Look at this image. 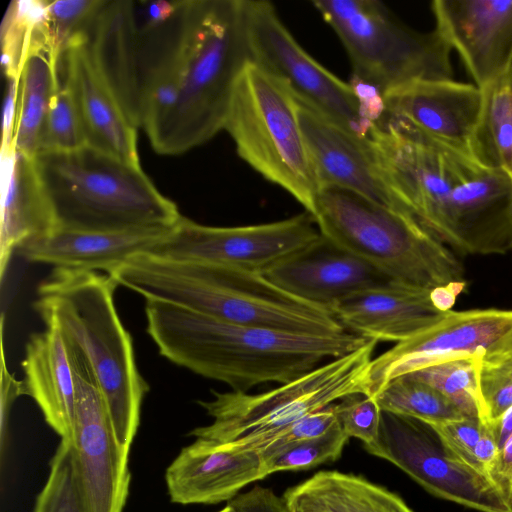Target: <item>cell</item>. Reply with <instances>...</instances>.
Returning a JSON list of instances; mask_svg holds the SVG:
<instances>
[{
	"mask_svg": "<svg viewBox=\"0 0 512 512\" xmlns=\"http://www.w3.org/2000/svg\"><path fill=\"white\" fill-rule=\"evenodd\" d=\"M367 138L398 210L462 253L512 249V180L505 174L388 115Z\"/></svg>",
	"mask_w": 512,
	"mask_h": 512,
	"instance_id": "1",
	"label": "cell"
},
{
	"mask_svg": "<svg viewBox=\"0 0 512 512\" xmlns=\"http://www.w3.org/2000/svg\"><path fill=\"white\" fill-rule=\"evenodd\" d=\"M145 315L164 358L242 392L293 381L370 340L348 331L314 335L239 325L156 300H146Z\"/></svg>",
	"mask_w": 512,
	"mask_h": 512,
	"instance_id": "2",
	"label": "cell"
},
{
	"mask_svg": "<svg viewBox=\"0 0 512 512\" xmlns=\"http://www.w3.org/2000/svg\"><path fill=\"white\" fill-rule=\"evenodd\" d=\"M108 275L146 300L226 322L299 334L346 332L329 309L283 291L257 271L140 253Z\"/></svg>",
	"mask_w": 512,
	"mask_h": 512,
	"instance_id": "3",
	"label": "cell"
},
{
	"mask_svg": "<svg viewBox=\"0 0 512 512\" xmlns=\"http://www.w3.org/2000/svg\"><path fill=\"white\" fill-rule=\"evenodd\" d=\"M118 284L96 271L54 268L33 304L46 326L92 371L119 443L130 449L149 386L141 376L130 333L114 304Z\"/></svg>",
	"mask_w": 512,
	"mask_h": 512,
	"instance_id": "4",
	"label": "cell"
},
{
	"mask_svg": "<svg viewBox=\"0 0 512 512\" xmlns=\"http://www.w3.org/2000/svg\"><path fill=\"white\" fill-rule=\"evenodd\" d=\"M176 105L148 138L162 155L197 147L223 130L232 93L251 61L244 0H180Z\"/></svg>",
	"mask_w": 512,
	"mask_h": 512,
	"instance_id": "5",
	"label": "cell"
},
{
	"mask_svg": "<svg viewBox=\"0 0 512 512\" xmlns=\"http://www.w3.org/2000/svg\"><path fill=\"white\" fill-rule=\"evenodd\" d=\"M34 160L57 229H171L182 217L141 166L90 146L41 152Z\"/></svg>",
	"mask_w": 512,
	"mask_h": 512,
	"instance_id": "6",
	"label": "cell"
},
{
	"mask_svg": "<svg viewBox=\"0 0 512 512\" xmlns=\"http://www.w3.org/2000/svg\"><path fill=\"white\" fill-rule=\"evenodd\" d=\"M320 233L395 282L433 290L465 281L444 243L410 215L353 191L319 190L312 214Z\"/></svg>",
	"mask_w": 512,
	"mask_h": 512,
	"instance_id": "7",
	"label": "cell"
},
{
	"mask_svg": "<svg viewBox=\"0 0 512 512\" xmlns=\"http://www.w3.org/2000/svg\"><path fill=\"white\" fill-rule=\"evenodd\" d=\"M376 344L369 340L361 348L269 391H212L213 400L199 404L213 422L190 434L209 444L260 452L272 437L306 415L347 396L366 395V376Z\"/></svg>",
	"mask_w": 512,
	"mask_h": 512,
	"instance_id": "8",
	"label": "cell"
},
{
	"mask_svg": "<svg viewBox=\"0 0 512 512\" xmlns=\"http://www.w3.org/2000/svg\"><path fill=\"white\" fill-rule=\"evenodd\" d=\"M223 130L250 167L313 214L320 188L295 97L284 82L249 61L235 84Z\"/></svg>",
	"mask_w": 512,
	"mask_h": 512,
	"instance_id": "9",
	"label": "cell"
},
{
	"mask_svg": "<svg viewBox=\"0 0 512 512\" xmlns=\"http://www.w3.org/2000/svg\"><path fill=\"white\" fill-rule=\"evenodd\" d=\"M352 65V78L383 96L419 80H451L452 49L437 30L419 32L377 0H314Z\"/></svg>",
	"mask_w": 512,
	"mask_h": 512,
	"instance_id": "10",
	"label": "cell"
},
{
	"mask_svg": "<svg viewBox=\"0 0 512 512\" xmlns=\"http://www.w3.org/2000/svg\"><path fill=\"white\" fill-rule=\"evenodd\" d=\"M370 454L394 464L430 494L479 512H512V503L483 470L457 458L436 431L415 418L382 411Z\"/></svg>",
	"mask_w": 512,
	"mask_h": 512,
	"instance_id": "11",
	"label": "cell"
},
{
	"mask_svg": "<svg viewBox=\"0 0 512 512\" xmlns=\"http://www.w3.org/2000/svg\"><path fill=\"white\" fill-rule=\"evenodd\" d=\"M251 61L284 82L293 95L359 137L373 124L350 83L336 77L295 40L269 1L244 0Z\"/></svg>",
	"mask_w": 512,
	"mask_h": 512,
	"instance_id": "12",
	"label": "cell"
},
{
	"mask_svg": "<svg viewBox=\"0 0 512 512\" xmlns=\"http://www.w3.org/2000/svg\"><path fill=\"white\" fill-rule=\"evenodd\" d=\"M68 351L76 384V411L70 444L83 512H122L130 483L129 448L115 434L92 371Z\"/></svg>",
	"mask_w": 512,
	"mask_h": 512,
	"instance_id": "13",
	"label": "cell"
},
{
	"mask_svg": "<svg viewBox=\"0 0 512 512\" xmlns=\"http://www.w3.org/2000/svg\"><path fill=\"white\" fill-rule=\"evenodd\" d=\"M320 235L306 211L279 221L235 227L206 226L182 216L147 253L261 272Z\"/></svg>",
	"mask_w": 512,
	"mask_h": 512,
	"instance_id": "14",
	"label": "cell"
},
{
	"mask_svg": "<svg viewBox=\"0 0 512 512\" xmlns=\"http://www.w3.org/2000/svg\"><path fill=\"white\" fill-rule=\"evenodd\" d=\"M511 345V310H451L436 325L373 358L366 395L375 397L393 379L420 369L459 358H491Z\"/></svg>",
	"mask_w": 512,
	"mask_h": 512,
	"instance_id": "15",
	"label": "cell"
},
{
	"mask_svg": "<svg viewBox=\"0 0 512 512\" xmlns=\"http://www.w3.org/2000/svg\"><path fill=\"white\" fill-rule=\"evenodd\" d=\"M431 11L478 88L512 69V0H434Z\"/></svg>",
	"mask_w": 512,
	"mask_h": 512,
	"instance_id": "16",
	"label": "cell"
},
{
	"mask_svg": "<svg viewBox=\"0 0 512 512\" xmlns=\"http://www.w3.org/2000/svg\"><path fill=\"white\" fill-rule=\"evenodd\" d=\"M383 99L388 116L477 158L483 93L476 85L454 79L419 80L387 92Z\"/></svg>",
	"mask_w": 512,
	"mask_h": 512,
	"instance_id": "17",
	"label": "cell"
},
{
	"mask_svg": "<svg viewBox=\"0 0 512 512\" xmlns=\"http://www.w3.org/2000/svg\"><path fill=\"white\" fill-rule=\"evenodd\" d=\"M261 273L283 291L327 309L353 294L395 282L322 234Z\"/></svg>",
	"mask_w": 512,
	"mask_h": 512,
	"instance_id": "18",
	"label": "cell"
},
{
	"mask_svg": "<svg viewBox=\"0 0 512 512\" xmlns=\"http://www.w3.org/2000/svg\"><path fill=\"white\" fill-rule=\"evenodd\" d=\"M91 60L136 128L143 123L141 30L134 1H107L85 30Z\"/></svg>",
	"mask_w": 512,
	"mask_h": 512,
	"instance_id": "19",
	"label": "cell"
},
{
	"mask_svg": "<svg viewBox=\"0 0 512 512\" xmlns=\"http://www.w3.org/2000/svg\"><path fill=\"white\" fill-rule=\"evenodd\" d=\"M295 100L319 188L347 189L397 209L379 177L368 138L357 136L296 97Z\"/></svg>",
	"mask_w": 512,
	"mask_h": 512,
	"instance_id": "20",
	"label": "cell"
},
{
	"mask_svg": "<svg viewBox=\"0 0 512 512\" xmlns=\"http://www.w3.org/2000/svg\"><path fill=\"white\" fill-rule=\"evenodd\" d=\"M328 309L346 331L396 344L426 331L449 313L435 307L431 290L399 282L353 294Z\"/></svg>",
	"mask_w": 512,
	"mask_h": 512,
	"instance_id": "21",
	"label": "cell"
},
{
	"mask_svg": "<svg viewBox=\"0 0 512 512\" xmlns=\"http://www.w3.org/2000/svg\"><path fill=\"white\" fill-rule=\"evenodd\" d=\"M59 72L76 100L87 146L140 166L137 128L128 121L97 72L85 33L75 38L62 55Z\"/></svg>",
	"mask_w": 512,
	"mask_h": 512,
	"instance_id": "22",
	"label": "cell"
},
{
	"mask_svg": "<svg viewBox=\"0 0 512 512\" xmlns=\"http://www.w3.org/2000/svg\"><path fill=\"white\" fill-rule=\"evenodd\" d=\"M267 477L257 451H240L195 440L166 470L170 499L179 504H217Z\"/></svg>",
	"mask_w": 512,
	"mask_h": 512,
	"instance_id": "23",
	"label": "cell"
},
{
	"mask_svg": "<svg viewBox=\"0 0 512 512\" xmlns=\"http://www.w3.org/2000/svg\"><path fill=\"white\" fill-rule=\"evenodd\" d=\"M173 228L126 231L56 229L26 242L18 251L29 262L109 274L132 256L149 252Z\"/></svg>",
	"mask_w": 512,
	"mask_h": 512,
	"instance_id": "24",
	"label": "cell"
},
{
	"mask_svg": "<svg viewBox=\"0 0 512 512\" xmlns=\"http://www.w3.org/2000/svg\"><path fill=\"white\" fill-rule=\"evenodd\" d=\"M56 229L34 158L14 149L1 152V279L15 250Z\"/></svg>",
	"mask_w": 512,
	"mask_h": 512,
	"instance_id": "25",
	"label": "cell"
},
{
	"mask_svg": "<svg viewBox=\"0 0 512 512\" xmlns=\"http://www.w3.org/2000/svg\"><path fill=\"white\" fill-rule=\"evenodd\" d=\"M21 365L26 395L34 399L61 439L69 438L76 411V384L60 332L46 326L43 332L31 335Z\"/></svg>",
	"mask_w": 512,
	"mask_h": 512,
	"instance_id": "26",
	"label": "cell"
},
{
	"mask_svg": "<svg viewBox=\"0 0 512 512\" xmlns=\"http://www.w3.org/2000/svg\"><path fill=\"white\" fill-rule=\"evenodd\" d=\"M282 498L289 512H414L385 487L336 470L315 473Z\"/></svg>",
	"mask_w": 512,
	"mask_h": 512,
	"instance_id": "27",
	"label": "cell"
},
{
	"mask_svg": "<svg viewBox=\"0 0 512 512\" xmlns=\"http://www.w3.org/2000/svg\"><path fill=\"white\" fill-rule=\"evenodd\" d=\"M43 18L33 28L19 78L17 119L13 139V149L32 158L39 153L49 105L61 83V59L56 56L48 41Z\"/></svg>",
	"mask_w": 512,
	"mask_h": 512,
	"instance_id": "28",
	"label": "cell"
},
{
	"mask_svg": "<svg viewBox=\"0 0 512 512\" xmlns=\"http://www.w3.org/2000/svg\"><path fill=\"white\" fill-rule=\"evenodd\" d=\"M481 90L477 158L512 180V69Z\"/></svg>",
	"mask_w": 512,
	"mask_h": 512,
	"instance_id": "29",
	"label": "cell"
},
{
	"mask_svg": "<svg viewBox=\"0 0 512 512\" xmlns=\"http://www.w3.org/2000/svg\"><path fill=\"white\" fill-rule=\"evenodd\" d=\"M374 398L382 411L408 416L428 424L466 418L436 389L408 375L390 381Z\"/></svg>",
	"mask_w": 512,
	"mask_h": 512,
	"instance_id": "30",
	"label": "cell"
},
{
	"mask_svg": "<svg viewBox=\"0 0 512 512\" xmlns=\"http://www.w3.org/2000/svg\"><path fill=\"white\" fill-rule=\"evenodd\" d=\"M481 359V357H468L449 360L407 375L436 389L465 417L481 419L478 389Z\"/></svg>",
	"mask_w": 512,
	"mask_h": 512,
	"instance_id": "31",
	"label": "cell"
},
{
	"mask_svg": "<svg viewBox=\"0 0 512 512\" xmlns=\"http://www.w3.org/2000/svg\"><path fill=\"white\" fill-rule=\"evenodd\" d=\"M46 1H11L0 29L1 64L6 79H19L34 26L45 14Z\"/></svg>",
	"mask_w": 512,
	"mask_h": 512,
	"instance_id": "32",
	"label": "cell"
},
{
	"mask_svg": "<svg viewBox=\"0 0 512 512\" xmlns=\"http://www.w3.org/2000/svg\"><path fill=\"white\" fill-rule=\"evenodd\" d=\"M348 440L349 437L338 422L323 435L259 453L268 476L281 471L306 470L334 461L341 456Z\"/></svg>",
	"mask_w": 512,
	"mask_h": 512,
	"instance_id": "33",
	"label": "cell"
},
{
	"mask_svg": "<svg viewBox=\"0 0 512 512\" xmlns=\"http://www.w3.org/2000/svg\"><path fill=\"white\" fill-rule=\"evenodd\" d=\"M85 146L87 141L76 100L61 78L45 118L39 153L74 151Z\"/></svg>",
	"mask_w": 512,
	"mask_h": 512,
	"instance_id": "34",
	"label": "cell"
},
{
	"mask_svg": "<svg viewBox=\"0 0 512 512\" xmlns=\"http://www.w3.org/2000/svg\"><path fill=\"white\" fill-rule=\"evenodd\" d=\"M103 3V0L46 1L43 25L59 59L72 41L85 33Z\"/></svg>",
	"mask_w": 512,
	"mask_h": 512,
	"instance_id": "35",
	"label": "cell"
},
{
	"mask_svg": "<svg viewBox=\"0 0 512 512\" xmlns=\"http://www.w3.org/2000/svg\"><path fill=\"white\" fill-rule=\"evenodd\" d=\"M34 512H83L66 439H61L50 462V474L37 497Z\"/></svg>",
	"mask_w": 512,
	"mask_h": 512,
	"instance_id": "36",
	"label": "cell"
},
{
	"mask_svg": "<svg viewBox=\"0 0 512 512\" xmlns=\"http://www.w3.org/2000/svg\"><path fill=\"white\" fill-rule=\"evenodd\" d=\"M481 420L498 419L512 407V358L500 354L481 359L478 371Z\"/></svg>",
	"mask_w": 512,
	"mask_h": 512,
	"instance_id": "37",
	"label": "cell"
},
{
	"mask_svg": "<svg viewBox=\"0 0 512 512\" xmlns=\"http://www.w3.org/2000/svg\"><path fill=\"white\" fill-rule=\"evenodd\" d=\"M335 411L342 430L349 438L359 439L364 448L377 441L382 410L374 397L364 394L347 396L335 403Z\"/></svg>",
	"mask_w": 512,
	"mask_h": 512,
	"instance_id": "38",
	"label": "cell"
},
{
	"mask_svg": "<svg viewBox=\"0 0 512 512\" xmlns=\"http://www.w3.org/2000/svg\"><path fill=\"white\" fill-rule=\"evenodd\" d=\"M429 425L436 431L447 449L457 458L481 469L474 458L475 446L485 428V423L481 419L466 417L460 420Z\"/></svg>",
	"mask_w": 512,
	"mask_h": 512,
	"instance_id": "39",
	"label": "cell"
},
{
	"mask_svg": "<svg viewBox=\"0 0 512 512\" xmlns=\"http://www.w3.org/2000/svg\"><path fill=\"white\" fill-rule=\"evenodd\" d=\"M228 504L237 512H289L282 497L261 486L238 494Z\"/></svg>",
	"mask_w": 512,
	"mask_h": 512,
	"instance_id": "40",
	"label": "cell"
},
{
	"mask_svg": "<svg viewBox=\"0 0 512 512\" xmlns=\"http://www.w3.org/2000/svg\"><path fill=\"white\" fill-rule=\"evenodd\" d=\"M19 79H6L3 102L1 152L13 150V139L17 119Z\"/></svg>",
	"mask_w": 512,
	"mask_h": 512,
	"instance_id": "41",
	"label": "cell"
},
{
	"mask_svg": "<svg viewBox=\"0 0 512 512\" xmlns=\"http://www.w3.org/2000/svg\"><path fill=\"white\" fill-rule=\"evenodd\" d=\"M137 4V3H136ZM137 7L139 26L143 30L166 23L177 10V1H141Z\"/></svg>",
	"mask_w": 512,
	"mask_h": 512,
	"instance_id": "42",
	"label": "cell"
},
{
	"mask_svg": "<svg viewBox=\"0 0 512 512\" xmlns=\"http://www.w3.org/2000/svg\"><path fill=\"white\" fill-rule=\"evenodd\" d=\"M1 338V430L3 433L10 407L20 395H26V387L24 381L15 379L9 373L5 363L3 336Z\"/></svg>",
	"mask_w": 512,
	"mask_h": 512,
	"instance_id": "43",
	"label": "cell"
},
{
	"mask_svg": "<svg viewBox=\"0 0 512 512\" xmlns=\"http://www.w3.org/2000/svg\"><path fill=\"white\" fill-rule=\"evenodd\" d=\"M499 457L500 448L494 438L492 431L485 423L483 433L474 449L475 461L484 472L493 478L494 472L499 462Z\"/></svg>",
	"mask_w": 512,
	"mask_h": 512,
	"instance_id": "44",
	"label": "cell"
},
{
	"mask_svg": "<svg viewBox=\"0 0 512 512\" xmlns=\"http://www.w3.org/2000/svg\"><path fill=\"white\" fill-rule=\"evenodd\" d=\"M493 478L512 503V435L501 448Z\"/></svg>",
	"mask_w": 512,
	"mask_h": 512,
	"instance_id": "45",
	"label": "cell"
},
{
	"mask_svg": "<svg viewBox=\"0 0 512 512\" xmlns=\"http://www.w3.org/2000/svg\"><path fill=\"white\" fill-rule=\"evenodd\" d=\"M466 282H455L431 290V299L436 308L448 312L456 302L457 296L464 290Z\"/></svg>",
	"mask_w": 512,
	"mask_h": 512,
	"instance_id": "46",
	"label": "cell"
},
{
	"mask_svg": "<svg viewBox=\"0 0 512 512\" xmlns=\"http://www.w3.org/2000/svg\"><path fill=\"white\" fill-rule=\"evenodd\" d=\"M486 424L492 431L501 451L505 442L512 435V407L505 411L498 419Z\"/></svg>",
	"mask_w": 512,
	"mask_h": 512,
	"instance_id": "47",
	"label": "cell"
},
{
	"mask_svg": "<svg viewBox=\"0 0 512 512\" xmlns=\"http://www.w3.org/2000/svg\"><path fill=\"white\" fill-rule=\"evenodd\" d=\"M218 512H237L231 505L227 503V505L219 510Z\"/></svg>",
	"mask_w": 512,
	"mask_h": 512,
	"instance_id": "48",
	"label": "cell"
},
{
	"mask_svg": "<svg viewBox=\"0 0 512 512\" xmlns=\"http://www.w3.org/2000/svg\"><path fill=\"white\" fill-rule=\"evenodd\" d=\"M504 354L507 355L508 357L512 358V345Z\"/></svg>",
	"mask_w": 512,
	"mask_h": 512,
	"instance_id": "49",
	"label": "cell"
}]
</instances>
